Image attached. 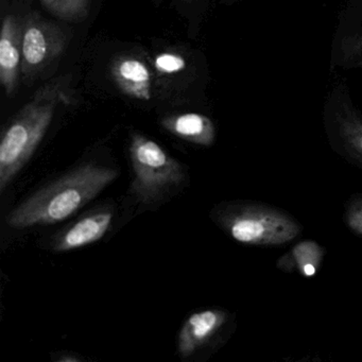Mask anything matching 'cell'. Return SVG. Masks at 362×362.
I'll return each instance as SVG.
<instances>
[{
    "label": "cell",
    "instance_id": "7",
    "mask_svg": "<svg viewBox=\"0 0 362 362\" xmlns=\"http://www.w3.org/2000/svg\"><path fill=\"white\" fill-rule=\"evenodd\" d=\"M330 67L362 69V0H351L339 18L330 54Z\"/></svg>",
    "mask_w": 362,
    "mask_h": 362
},
{
    "label": "cell",
    "instance_id": "9",
    "mask_svg": "<svg viewBox=\"0 0 362 362\" xmlns=\"http://www.w3.org/2000/svg\"><path fill=\"white\" fill-rule=\"evenodd\" d=\"M228 322V315L219 309H207L190 315L177 337V351L183 358L194 355L211 341Z\"/></svg>",
    "mask_w": 362,
    "mask_h": 362
},
{
    "label": "cell",
    "instance_id": "4",
    "mask_svg": "<svg viewBox=\"0 0 362 362\" xmlns=\"http://www.w3.org/2000/svg\"><path fill=\"white\" fill-rule=\"evenodd\" d=\"M130 158L134 173L132 192L145 204L158 202L185 181L183 165L139 133L131 137Z\"/></svg>",
    "mask_w": 362,
    "mask_h": 362
},
{
    "label": "cell",
    "instance_id": "18",
    "mask_svg": "<svg viewBox=\"0 0 362 362\" xmlns=\"http://www.w3.org/2000/svg\"><path fill=\"white\" fill-rule=\"evenodd\" d=\"M179 1H183V3H192L194 0H179Z\"/></svg>",
    "mask_w": 362,
    "mask_h": 362
},
{
    "label": "cell",
    "instance_id": "1",
    "mask_svg": "<svg viewBox=\"0 0 362 362\" xmlns=\"http://www.w3.org/2000/svg\"><path fill=\"white\" fill-rule=\"evenodd\" d=\"M117 177L114 169L84 165L18 205L8 216V224L14 228H26L63 221L86 206Z\"/></svg>",
    "mask_w": 362,
    "mask_h": 362
},
{
    "label": "cell",
    "instance_id": "17",
    "mask_svg": "<svg viewBox=\"0 0 362 362\" xmlns=\"http://www.w3.org/2000/svg\"><path fill=\"white\" fill-rule=\"evenodd\" d=\"M224 4H228V5H230V4L238 3L240 0H222Z\"/></svg>",
    "mask_w": 362,
    "mask_h": 362
},
{
    "label": "cell",
    "instance_id": "3",
    "mask_svg": "<svg viewBox=\"0 0 362 362\" xmlns=\"http://www.w3.org/2000/svg\"><path fill=\"white\" fill-rule=\"evenodd\" d=\"M216 221L237 243L279 247L300 236L303 226L289 213L264 203L236 201L218 206Z\"/></svg>",
    "mask_w": 362,
    "mask_h": 362
},
{
    "label": "cell",
    "instance_id": "11",
    "mask_svg": "<svg viewBox=\"0 0 362 362\" xmlns=\"http://www.w3.org/2000/svg\"><path fill=\"white\" fill-rule=\"evenodd\" d=\"M112 220L113 213L107 209L90 214L74 223L56 239L54 251H71L96 243L105 236L111 226Z\"/></svg>",
    "mask_w": 362,
    "mask_h": 362
},
{
    "label": "cell",
    "instance_id": "5",
    "mask_svg": "<svg viewBox=\"0 0 362 362\" xmlns=\"http://www.w3.org/2000/svg\"><path fill=\"white\" fill-rule=\"evenodd\" d=\"M323 124L332 150L362 169V114L354 105L343 81L334 83L326 96Z\"/></svg>",
    "mask_w": 362,
    "mask_h": 362
},
{
    "label": "cell",
    "instance_id": "10",
    "mask_svg": "<svg viewBox=\"0 0 362 362\" xmlns=\"http://www.w3.org/2000/svg\"><path fill=\"white\" fill-rule=\"evenodd\" d=\"M111 73L122 94L136 100H151L154 75L145 61L133 56L119 57L114 61Z\"/></svg>",
    "mask_w": 362,
    "mask_h": 362
},
{
    "label": "cell",
    "instance_id": "6",
    "mask_svg": "<svg viewBox=\"0 0 362 362\" xmlns=\"http://www.w3.org/2000/svg\"><path fill=\"white\" fill-rule=\"evenodd\" d=\"M66 46V35L56 25L37 16L23 24L22 74L25 79H35L57 59Z\"/></svg>",
    "mask_w": 362,
    "mask_h": 362
},
{
    "label": "cell",
    "instance_id": "13",
    "mask_svg": "<svg viewBox=\"0 0 362 362\" xmlns=\"http://www.w3.org/2000/svg\"><path fill=\"white\" fill-rule=\"evenodd\" d=\"M323 257V249L315 241L305 240L292 247L283 257L279 258V268L290 272L298 270L304 277H313Z\"/></svg>",
    "mask_w": 362,
    "mask_h": 362
},
{
    "label": "cell",
    "instance_id": "14",
    "mask_svg": "<svg viewBox=\"0 0 362 362\" xmlns=\"http://www.w3.org/2000/svg\"><path fill=\"white\" fill-rule=\"evenodd\" d=\"M40 3L61 20L80 22L88 16L90 0H39Z\"/></svg>",
    "mask_w": 362,
    "mask_h": 362
},
{
    "label": "cell",
    "instance_id": "2",
    "mask_svg": "<svg viewBox=\"0 0 362 362\" xmlns=\"http://www.w3.org/2000/svg\"><path fill=\"white\" fill-rule=\"evenodd\" d=\"M69 79L59 78L37 90L6 129L0 144V192L28 163L45 136L57 107L69 103Z\"/></svg>",
    "mask_w": 362,
    "mask_h": 362
},
{
    "label": "cell",
    "instance_id": "12",
    "mask_svg": "<svg viewBox=\"0 0 362 362\" xmlns=\"http://www.w3.org/2000/svg\"><path fill=\"white\" fill-rule=\"evenodd\" d=\"M162 126L171 134L200 146H211L216 139L213 122L197 113L180 114L164 118Z\"/></svg>",
    "mask_w": 362,
    "mask_h": 362
},
{
    "label": "cell",
    "instance_id": "16",
    "mask_svg": "<svg viewBox=\"0 0 362 362\" xmlns=\"http://www.w3.org/2000/svg\"><path fill=\"white\" fill-rule=\"evenodd\" d=\"M343 221L351 233L362 238V194H354L347 201Z\"/></svg>",
    "mask_w": 362,
    "mask_h": 362
},
{
    "label": "cell",
    "instance_id": "8",
    "mask_svg": "<svg viewBox=\"0 0 362 362\" xmlns=\"http://www.w3.org/2000/svg\"><path fill=\"white\" fill-rule=\"evenodd\" d=\"M23 24L13 16L4 18L0 37V82L8 96L16 93L22 73Z\"/></svg>",
    "mask_w": 362,
    "mask_h": 362
},
{
    "label": "cell",
    "instance_id": "15",
    "mask_svg": "<svg viewBox=\"0 0 362 362\" xmlns=\"http://www.w3.org/2000/svg\"><path fill=\"white\" fill-rule=\"evenodd\" d=\"M156 73L162 77L179 75L187 67L186 59L179 52H164L156 54L153 61Z\"/></svg>",
    "mask_w": 362,
    "mask_h": 362
}]
</instances>
